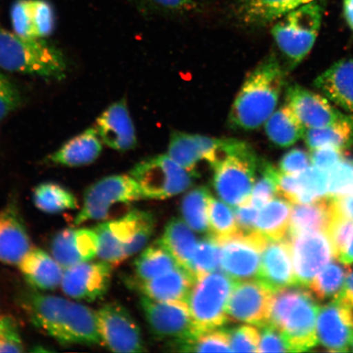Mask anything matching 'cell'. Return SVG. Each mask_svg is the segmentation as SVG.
<instances>
[{
  "instance_id": "cell-1",
  "label": "cell",
  "mask_w": 353,
  "mask_h": 353,
  "mask_svg": "<svg viewBox=\"0 0 353 353\" xmlns=\"http://www.w3.org/2000/svg\"><path fill=\"white\" fill-rule=\"evenodd\" d=\"M21 304L35 327L60 343H103L97 312L81 303L55 295L26 292Z\"/></svg>"
},
{
  "instance_id": "cell-2",
  "label": "cell",
  "mask_w": 353,
  "mask_h": 353,
  "mask_svg": "<svg viewBox=\"0 0 353 353\" xmlns=\"http://www.w3.org/2000/svg\"><path fill=\"white\" fill-rule=\"evenodd\" d=\"M285 79V70L276 57L263 59L238 92L229 113V126L251 131L264 125L276 109Z\"/></svg>"
},
{
  "instance_id": "cell-3",
  "label": "cell",
  "mask_w": 353,
  "mask_h": 353,
  "mask_svg": "<svg viewBox=\"0 0 353 353\" xmlns=\"http://www.w3.org/2000/svg\"><path fill=\"white\" fill-rule=\"evenodd\" d=\"M319 304L305 287L289 286L273 293L269 322L281 331L290 352H307L319 343Z\"/></svg>"
},
{
  "instance_id": "cell-4",
  "label": "cell",
  "mask_w": 353,
  "mask_h": 353,
  "mask_svg": "<svg viewBox=\"0 0 353 353\" xmlns=\"http://www.w3.org/2000/svg\"><path fill=\"white\" fill-rule=\"evenodd\" d=\"M219 151L210 166L213 186L220 200L235 208L250 201L260 161L252 145L244 141L225 139Z\"/></svg>"
},
{
  "instance_id": "cell-5",
  "label": "cell",
  "mask_w": 353,
  "mask_h": 353,
  "mask_svg": "<svg viewBox=\"0 0 353 353\" xmlns=\"http://www.w3.org/2000/svg\"><path fill=\"white\" fill-rule=\"evenodd\" d=\"M44 39L0 29V69L56 81L64 79L68 64L63 54Z\"/></svg>"
},
{
  "instance_id": "cell-6",
  "label": "cell",
  "mask_w": 353,
  "mask_h": 353,
  "mask_svg": "<svg viewBox=\"0 0 353 353\" xmlns=\"http://www.w3.org/2000/svg\"><path fill=\"white\" fill-rule=\"evenodd\" d=\"M323 8L312 1L275 21L272 34L278 48L294 68L310 54L320 32Z\"/></svg>"
},
{
  "instance_id": "cell-7",
  "label": "cell",
  "mask_w": 353,
  "mask_h": 353,
  "mask_svg": "<svg viewBox=\"0 0 353 353\" xmlns=\"http://www.w3.org/2000/svg\"><path fill=\"white\" fill-rule=\"evenodd\" d=\"M236 282L218 271L194 282L187 303L199 334L222 327L229 321L228 304Z\"/></svg>"
},
{
  "instance_id": "cell-8",
  "label": "cell",
  "mask_w": 353,
  "mask_h": 353,
  "mask_svg": "<svg viewBox=\"0 0 353 353\" xmlns=\"http://www.w3.org/2000/svg\"><path fill=\"white\" fill-rule=\"evenodd\" d=\"M139 183L144 199L165 200L186 191L196 174L185 170L168 154L138 163L130 174Z\"/></svg>"
},
{
  "instance_id": "cell-9",
  "label": "cell",
  "mask_w": 353,
  "mask_h": 353,
  "mask_svg": "<svg viewBox=\"0 0 353 353\" xmlns=\"http://www.w3.org/2000/svg\"><path fill=\"white\" fill-rule=\"evenodd\" d=\"M142 199L144 196L139 185L130 174L105 176L86 190L74 224L108 219L113 206L129 204Z\"/></svg>"
},
{
  "instance_id": "cell-10",
  "label": "cell",
  "mask_w": 353,
  "mask_h": 353,
  "mask_svg": "<svg viewBox=\"0 0 353 353\" xmlns=\"http://www.w3.org/2000/svg\"><path fill=\"white\" fill-rule=\"evenodd\" d=\"M268 240L258 231L239 232L220 241V268L234 281L257 277L265 245Z\"/></svg>"
},
{
  "instance_id": "cell-11",
  "label": "cell",
  "mask_w": 353,
  "mask_h": 353,
  "mask_svg": "<svg viewBox=\"0 0 353 353\" xmlns=\"http://www.w3.org/2000/svg\"><path fill=\"white\" fill-rule=\"evenodd\" d=\"M140 304L149 327L157 337L179 342L199 334L187 302L157 301L143 296Z\"/></svg>"
},
{
  "instance_id": "cell-12",
  "label": "cell",
  "mask_w": 353,
  "mask_h": 353,
  "mask_svg": "<svg viewBox=\"0 0 353 353\" xmlns=\"http://www.w3.org/2000/svg\"><path fill=\"white\" fill-rule=\"evenodd\" d=\"M289 238L298 285L308 286L335 257L330 238L323 232H306Z\"/></svg>"
},
{
  "instance_id": "cell-13",
  "label": "cell",
  "mask_w": 353,
  "mask_h": 353,
  "mask_svg": "<svg viewBox=\"0 0 353 353\" xmlns=\"http://www.w3.org/2000/svg\"><path fill=\"white\" fill-rule=\"evenodd\" d=\"M103 342L116 352L145 351L142 333L125 307L117 303L105 304L97 312Z\"/></svg>"
},
{
  "instance_id": "cell-14",
  "label": "cell",
  "mask_w": 353,
  "mask_h": 353,
  "mask_svg": "<svg viewBox=\"0 0 353 353\" xmlns=\"http://www.w3.org/2000/svg\"><path fill=\"white\" fill-rule=\"evenodd\" d=\"M272 294L257 279L236 281L228 304L229 320L262 327L270 321Z\"/></svg>"
},
{
  "instance_id": "cell-15",
  "label": "cell",
  "mask_w": 353,
  "mask_h": 353,
  "mask_svg": "<svg viewBox=\"0 0 353 353\" xmlns=\"http://www.w3.org/2000/svg\"><path fill=\"white\" fill-rule=\"evenodd\" d=\"M112 267L108 263L85 262L64 269L61 287L70 298L94 302L108 292Z\"/></svg>"
},
{
  "instance_id": "cell-16",
  "label": "cell",
  "mask_w": 353,
  "mask_h": 353,
  "mask_svg": "<svg viewBox=\"0 0 353 353\" xmlns=\"http://www.w3.org/2000/svg\"><path fill=\"white\" fill-rule=\"evenodd\" d=\"M319 341L326 350L346 352L353 341V310L338 299L319 307L316 321Z\"/></svg>"
},
{
  "instance_id": "cell-17",
  "label": "cell",
  "mask_w": 353,
  "mask_h": 353,
  "mask_svg": "<svg viewBox=\"0 0 353 353\" xmlns=\"http://www.w3.org/2000/svg\"><path fill=\"white\" fill-rule=\"evenodd\" d=\"M286 103L290 105L306 130L332 125L345 118L325 96L298 85L289 87Z\"/></svg>"
},
{
  "instance_id": "cell-18",
  "label": "cell",
  "mask_w": 353,
  "mask_h": 353,
  "mask_svg": "<svg viewBox=\"0 0 353 353\" xmlns=\"http://www.w3.org/2000/svg\"><path fill=\"white\" fill-rule=\"evenodd\" d=\"M256 279L273 293L286 287L298 285L288 237L268 240L263 251Z\"/></svg>"
},
{
  "instance_id": "cell-19",
  "label": "cell",
  "mask_w": 353,
  "mask_h": 353,
  "mask_svg": "<svg viewBox=\"0 0 353 353\" xmlns=\"http://www.w3.org/2000/svg\"><path fill=\"white\" fill-rule=\"evenodd\" d=\"M94 127L101 142L114 151L125 152L136 148V130L126 99L109 105L97 119Z\"/></svg>"
},
{
  "instance_id": "cell-20",
  "label": "cell",
  "mask_w": 353,
  "mask_h": 353,
  "mask_svg": "<svg viewBox=\"0 0 353 353\" xmlns=\"http://www.w3.org/2000/svg\"><path fill=\"white\" fill-rule=\"evenodd\" d=\"M99 239L94 229L68 228L57 234L52 254L64 269L91 261L98 254Z\"/></svg>"
},
{
  "instance_id": "cell-21",
  "label": "cell",
  "mask_w": 353,
  "mask_h": 353,
  "mask_svg": "<svg viewBox=\"0 0 353 353\" xmlns=\"http://www.w3.org/2000/svg\"><path fill=\"white\" fill-rule=\"evenodd\" d=\"M195 281V277L191 272L179 266L165 274L148 281H140L130 278L128 283L131 288L139 291L143 296L157 301L179 300L187 302Z\"/></svg>"
},
{
  "instance_id": "cell-22",
  "label": "cell",
  "mask_w": 353,
  "mask_h": 353,
  "mask_svg": "<svg viewBox=\"0 0 353 353\" xmlns=\"http://www.w3.org/2000/svg\"><path fill=\"white\" fill-rule=\"evenodd\" d=\"M32 248L28 230L14 204L0 211V262L19 265Z\"/></svg>"
},
{
  "instance_id": "cell-23",
  "label": "cell",
  "mask_w": 353,
  "mask_h": 353,
  "mask_svg": "<svg viewBox=\"0 0 353 353\" xmlns=\"http://www.w3.org/2000/svg\"><path fill=\"white\" fill-rule=\"evenodd\" d=\"M315 0H236L232 12L240 24L259 28L275 22L291 10Z\"/></svg>"
},
{
  "instance_id": "cell-24",
  "label": "cell",
  "mask_w": 353,
  "mask_h": 353,
  "mask_svg": "<svg viewBox=\"0 0 353 353\" xmlns=\"http://www.w3.org/2000/svg\"><path fill=\"white\" fill-rule=\"evenodd\" d=\"M219 142L220 139L176 131L172 132L167 154L185 170L196 174L199 162H209Z\"/></svg>"
},
{
  "instance_id": "cell-25",
  "label": "cell",
  "mask_w": 353,
  "mask_h": 353,
  "mask_svg": "<svg viewBox=\"0 0 353 353\" xmlns=\"http://www.w3.org/2000/svg\"><path fill=\"white\" fill-rule=\"evenodd\" d=\"M314 85L331 103L353 114V59L330 66L316 78Z\"/></svg>"
},
{
  "instance_id": "cell-26",
  "label": "cell",
  "mask_w": 353,
  "mask_h": 353,
  "mask_svg": "<svg viewBox=\"0 0 353 353\" xmlns=\"http://www.w3.org/2000/svg\"><path fill=\"white\" fill-rule=\"evenodd\" d=\"M19 266L25 280L34 289L54 290L61 285L64 268L41 249L30 248Z\"/></svg>"
},
{
  "instance_id": "cell-27",
  "label": "cell",
  "mask_w": 353,
  "mask_h": 353,
  "mask_svg": "<svg viewBox=\"0 0 353 353\" xmlns=\"http://www.w3.org/2000/svg\"><path fill=\"white\" fill-rule=\"evenodd\" d=\"M110 222L123 243L127 259L147 245L153 235L156 219L152 212L132 210L123 217Z\"/></svg>"
},
{
  "instance_id": "cell-28",
  "label": "cell",
  "mask_w": 353,
  "mask_h": 353,
  "mask_svg": "<svg viewBox=\"0 0 353 353\" xmlns=\"http://www.w3.org/2000/svg\"><path fill=\"white\" fill-rule=\"evenodd\" d=\"M101 152L103 142L94 126L68 140L50 154L48 160L57 165L81 167L94 163Z\"/></svg>"
},
{
  "instance_id": "cell-29",
  "label": "cell",
  "mask_w": 353,
  "mask_h": 353,
  "mask_svg": "<svg viewBox=\"0 0 353 353\" xmlns=\"http://www.w3.org/2000/svg\"><path fill=\"white\" fill-rule=\"evenodd\" d=\"M334 217L332 199L325 196L292 207L288 236L306 232H327Z\"/></svg>"
},
{
  "instance_id": "cell-30",
  "label": "cell",
  "mask_w": 353,
  "mask_h": 353,
  "mask_svg": "<svg viewBox=\"0 0 353 353\" xmlns=\"http://www.w3.org/2000/svg\"><path fill=\"white\" fill-rule=\"evenodd\" d=\"M265 132L271 142L279 148H290L304 138L306 128L287 103L276 109L264 123Z\"/></svg>"
},
{
  "instance_id": "cell-31",
  "label": "cell",
  "mask_w": 353,
  "mask_h": 353,
  "mask_svg": "<svg viewBox=\"0 0 353 353\" xmlns=\"http://www.w3.org/2000/svg\"><path fill=\"white\" fill-rule=\"evenodd\" d=\"M159 241L173 256L180 267L191 272L192 260L198 241L192 229L184 221L179 219H171Z\"/></svg>"
},
{
  "instance_id": "cell-32",
  "label": "cell",
  "mask_w": 353,
  "mask_h": 353,
  "mask_svg": "<svg viewBox=\"0 0 353 353\" xmlns=\"http://www.w3.org/2000/svg\"><path fill=\"white\" fill-rule=\"evenodd\" d=\"M291 210L290 202L275 197L259 210L255 230L268 240H281L288 235Z\"/></svg>"
},
{
  "instance_id": "cell-33",
  "label": "cell",
  "mask_w": 353,
  "mask_h": 353,
  "mask_svg": "<svg viewBox=\"0 0 353 353\" xmlns=\"http://www.w3.org/2000/svg\"><path fill=\"white\" fill-rule=\"evenodd\" d=\"M303 139L311 152L322 148L345 149L353 139V120L347 116L332 125L306 130Z\"/></svg>"
},
{
  "instance_id": "cell-34",
  "label": "cell",
  "mask_w": 353,
  "mask_h": 353,
  "mask_svg": "<svg viewBox=\"0 0 353 353\" xmlns=\"http://www.w3.org/2000/svg\"><path fill=\"white\" fill-rule=\"evenodd\" d=\"M179 266L173 256L158 240L145 249L136 259L135 276L131 279L140 281L151 280Z\"/></svg>"
},
{
  "instance_id": "cell-35",
  "label": "cell",
  "mask_w": 353,
  "mask_h": 353,
  "mask_svg": "<svg viewBox=\"0 0 353 353\" xmlns=\"http://www.w3.org/2000/svg\"><path fill=\"white\" fill-rule=\"evenodd\" d=\"M35 206L46 214H59L77 208V198L68 189L54 183H43L35 188L33 194Z\"/></svg>"
},
{
  "instance_id": "cell-36",
  "label": "cell",
  "mask_w": 353,
  "mask_h": 353,
  "mask_svg": "<svg viewBox=\"0 0 353 353\" xmlns=\"http://www.w3.org/2000/svg\"><path fill=\"white\" fill-rule=\"evenodd\" d=\"M212 197L206 187L192 190L183 198L182 214L184 222L199 233L209 232V205Z\"/></svg>"
},
{
  "instance_id": "cell-37",
  "label": "cell",
  "mask_w": 353,
  "mask_h": 353,
  "mask_svg": "<svg viewBox=\"0 0 353 353\" xmlns=\"http://www.w3.org/2000/svg\"><path fill=\"white\" fill-rule=\"evenodd\" d=\"M343 263L331 261L308 285L313 296L320 300H333L341 294L350 269Z\"/></svg>"
},
{
  "instance_id": "cell-38",
  "label": "cell",
  "mask_w": 353,
  "mask_h": 353,
  "mask_svg": "<svg viewBox=\"0 0 353 353\" xmlns=\"http://www.w3.org/2000/svg\"><path fill=\"white\" fill-rule=\"evenodd\" d=\"M210 235L220 241L241 232L232 206L212 196L209 205Z\"/></svg>"
},
{
  "instance_id": "cell-39",
  "label": "cell",
  "mask_w": 353,
  "mask_h": 353,
  "mask_svg": "<svg viewBox=\"0 0 353 353\" xmlns=\"http://www.w3.org/2000/svg\"><path fill=\"white\" fill-rule=\"evenodd\" d=\"M99 239L98 254L101 261L117 267L126 259L123 243L114 230L112 222L100 223L94 229Z\"/></svg>"
},
{
  "instance_id": "cell-40",
  "label": "cell",
  "mask_w": 353,
  "mask_h": 353,
  "mask_svg": "<svg viewBox=\"0 0 353 353\" xmlns=\"http://www.w3.org/2000/svg\"><path fill=\"white\" fill-rule=\"evenodd\" d=\"M220 244L212 236L198 241L192 260L191 273L195 279L220 268Z\"/></svg>"
},
{
  "instance_id": "cell-41",
  "label": "cell",
  "mask_w": 353,
  "mask_h": 353,
  "mask_svg": "<svg viewBox=\"0 0 353 353\" xmlns=\"http://www.w3.org/2000/svg\"><path fill=\"white\" fill-rule=\"evenodd\" d=\"M297 176L296 204H306L328 196V176L325 172L312 165Z\"/></svg>"
},
{
  "instance_id": "cell-42",
  "label": "cell",
  "mask_w": 353,
  "mask_h": 353,
  "mask_svg": "<svg viewBox=\"0 0 353 353\" xmlns=\"http://www.w3.org/2000/svg\"><path fill=\"white\" fill-rule=\"evenodd\" d=\"M278 174L279 170L270 163L260 161L249 201L256 208L259 210L278 195Z\"/></svg>"
},
{
  "instance_id": "cell-43",
  "label": "cell",
  "mask_w": 353,
  "mask_h": 353,
  "mask_svg": "<svg viewBox=\"0 0 353 353\" xmlns=\"http://www.w3.org/2000/svg\"><path fill=\"white\" fill-rule=\"evenodd\" d=\"M176 350L186 352H231L228 330H213L187 341L176 342Z\"/></svg>"
},
{
  "instance_id": "cell-44",
  "label": "cell",
  "mask_w": 353,
  "mask_h": 353,
  "mask_svg": "<svg viewBox=\"0 0 353 353\" xmlns=\"http://www.w3.org/2000/svg\"><path fill=\"white\" fill-rule=\"evenodd\" d=\"M35 37L46 39L56 26L54 8L48 0H30Z\"/></svg>"
},
{
  "instance_id": "cell-45",
  "label": "cell",
  "mask_w": 353,
  "mask_h": 353,
  "mask_svg": "<svg viewBox=\"0 0 353 353\" xmlns=\"http://www.w3.org/2000/svg\"><path fill=\"white\" fill-rule=\"evenodd\" d=\"M327 176L328 196H353V161L344 160Z\"/></svg>"
},
{
  "instance_id": "cell-46",
  "label": "cell",
  "mask_w": 353,
  "mask_h": 353,
  "mask_svg": "<svg viewBox=\"0 0 353 353\" xmlns=\"http://www.w3.org/2000/svg\"><path fill=\"white\" fill-rule=\"evenodd\" d=\"M231 352H259L260 332L252 325H243L228 330Z\"/></svg>"
},
{
  "instance_id": "cell-47",
  "label": "cell",
  "mask_w": 353,
  "mask_h": 353,
  "mask_svg": "<svg viewBox=\"0 0 353 353\" xmlns=\"http://www.w3.org/2000/svg\"><path fill=\"white\" fill-rule=\"evenodd\" d=\"M13 32L24 37H35L30 0H16L10 10Z\"/></svg>"
},
{
  "instance_id": "cell-48",
  "label": "cell",
  "mask_w": 353,
  "mask_h": 353,
  "mask_svg": "<svg viewBox=\"0 0 353 353\" xmlns=\"http://www.w3.org/2000/svg\"><path fill=\"white\" fill-rule=\"evenodd\" d=\"M24 352V344L15 321L10 316H0V352Z\"/></svg>"
},
{
  "instance_id": "cell-49",
  "label": "cell",
  "mask_w": 353,
  "mask_h": 353,
  "mask_svg": "<svg viewBox=\"0 0 353 353\" xmlns=\"http://www.w3.org/2000/svg\"><path fill=\"white\" fill-rule=\"evenodd\" d=\"M21 92L1 70H0V121L19 108Z\"/></svg>"
},
{
  "instance_id": "cell-50",
  "label": "cell",
  "mask_w": 353,
  "mask_h": 353,
  "mask_svg": "<svg viewBox=\"0 0 353 353\" xmlns=\"http://www.w3.org/2000/svg\"><path fill=\"white\" fill-rule=\"evenodd\" d=\"M312 166L310 154L302 149H292L285 153L279 163L278 170L286 175H298Z\"/></svg>"
},
{
  "instance_id": "cell-51",
  "label": "cell",
  "mask_w": 353,
  "mask_h": 353,
  "mask_svg": "<svg viewBox=\"0 0 353 353\" xmlns=\"http://www.w3.org/2000/svg\"><path fill=\"white\" fill-rule=\"evenodd\" d=\"M259 352H290L288 343L275 325L270 322L260 327Z\"/></svg>"
},
{
  "instance_id": "cell-52",
  "label": "cell",
  "mask_w": 353,
  "mask_h": 353,
  "mask_svg": "<svg viewBox=\"0 0 353 353\" xmlns=\"http://www.w3.org/2000/svg\"><path fill=\"white\" fill-rule=\"evenodd\" d=\"M312 165L328 173L334 167L344 161L343 150L335 148H322L312 151Z\"/></svg>"
},
{
  "instance_id": "cell-53",
  "label": "cell",
  "mask_w": 353,
  "mask_h": 353,
  "mask_svg": "<svg viewBox=\"0 0 353 353\" xmlns=\"http://www.w3.org/2000/svg\"><path fill=\"white\" fill-rule=\"evenodd\" d=\"M234 213L239 230L243 232H250L255 230L256 220L259 209L256 208L250 201L238 205L234 208Z\"/></svg>"
},
{
  "instance_id": "cell-54",
  "label": "cell",
  "mask_w": 353,
  "mask_h": 353,
  "mask_svg": "<svg viewBox=\"0 0 353 353\" xmlns=\"http://www.w3.org/2000/svg\"><path fill=\"white\" fill-rule=\"evenodd\" d=\"M331 199H332L334 214L339 217L353 221V196H336Z\"/></svg>"
},
{
  "instance_id": "cell-55",
  "label": "cell",
  "mask_w": 353,
  "mask_h": 353,
  "mask_svg": "<svg viewBox=\"0 0 353 353\" xmlns=\"http://www.w3.org/2000/svg\"><path fill=\"white\" fill-rule=\"evenodd\" d=\"M158 7L176 12H190L195 10L196 4L193 0H150Z\"/></svg>"
},
{
  "instance_id": "cell-56",
  "label": "cell",
  "mask_w": 353,
  "mask_h": 353,
  "mask_svg": "<svg viewBox=\"0 0 353 353\" xmlns=\"http://www.w3.org/2000/svg\"><path fill=\"white\" fill-rule=\"evenodd\" d=\"M353 310V271L348 272L341 294L337 299Z\"/></svg>"
},
{
  "instance_id": "cell-57",
  "label": "cell",
  "mask_w": 353,
  "mask_h": 353,
  "mask_svg": "<svg viewBox=\"0 0 353 353\" xmlns=\"http://www.w3.org/2000/svg\"><path fill=\"white\" fill-rule=\"evenodd\" d=\"M338 260L339 263L346 265V266H350L353 264V230L350 238H348L345 249L339 256Z\"/></svg>"
},
{
  "instance_id": "cell-58",
  "label": "cell",
  "mask_w": 353,
  "mask_h": 353,
  "mask_svg": "<svg viewBox=\"0 0 353 353\" xmlns=\"http://www.w3.org/2000/svg\"><path fill=\"white\" fill-rule=\"evenodd\" d=\"M343 14L348 26L353 30V0H343Z\"/></svg>"
},
{
  "instance_id": "cell-59",
  "label": "cell",
  "mask_w": 353,
  "mask_h": 353,
  "mask_svg": "<svg viewBox=\"0 0 353 353\" xmlns=\"http://www.w3.org/2000/svg\"><path fill=\"white\" fill-rule=\"evenodd\" d=\"M350 351L353 352V341H352V347H351V350Z\"/></svg>"
}]
</instances>
